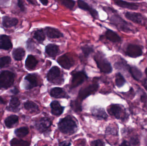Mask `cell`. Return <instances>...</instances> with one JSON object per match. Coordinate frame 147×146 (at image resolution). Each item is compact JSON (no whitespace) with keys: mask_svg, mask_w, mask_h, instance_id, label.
Returning a JSON list of instances; mask_svg holds the SVG:
<instances>
[{"mask_svg":"<svg viewBox=\"0 0 147 146\" xmlns=\"http://www.w3.org/2000/svg\"><path fill=\"white\" fill-rule=\"evenodd\" d=\"M58 128L60 132L67 135H72L76 133L78 129V126L76 122L68 115L59 121Z\"/></svg>","mask_w":147,"mask_h":146,"instance_id":"1","label":"cell"},{"mask_svg":"<svg viewBox=\"0 0 147 146\" xmlns=\"http://www.w3.org/2000/svg\"><path fill=\"white\" fill-rule=\"evenodd\" d=\"M109 20L110 24L115 26L119 31L126 33L133 32L129 24L118 14L112 15Z\"/></svg>","mask_w":147,"mask_h":146,"instance_id":"2","label":"cell"},{"mask_svg":"<svg viewBox=\"0 0 147 146\" xmlns=\"http://www.w3.org/2000/svg\"><path fill=\"white\" fill-rule=\"evenodd\" d=\"M94 59L101 72L107 74L112 72V67L110 63L105 58L102 52L98 51L94 55Z\"/></svg>","mask_w":147,"mask_h":146,"instance_id":"3","label":"cell"},{"mask_svg":"<svg viewBox=\"0 0 147 146\" xmlns=\"http://www.w3.org/2000/svg\"><path fill=\"white\" fill-rule=\"evenodd\" d=\"M15 75L9 71H3L0 74V87L7 89L14 82Z\"/></svg>","mask_w":147,"mask_h":146,"instance_id":"4","label":"cell"},{"mask_svg":"<svg viewBox=\"0 0 147 146\" xmlns=\"http://www.w3.org/2000/svg\"><path fill=\"white\" fill-rule=\"evenodd\" d=\"M110 115L114 116L116 119L123 120L126 116V113L122 106L120 105H111L107 109Z\"/></svg>","mask_w":147,"mask_h":146,"instance_id":"5","label":"cell"},{"mask_svg":"<svg viewBox=\"0 0 147 146\" xmlns=\"http://www.w3.org/2000/svg\"><path fill=\"white\" fill-rule=\"evenodd\" d=\"M78 6L80 9L87 11L94 19H97L99 18L98 12L95 9L92 7L87 3L83 0H78Z\"/></svg>","mask_w":147,"mask_h":146,"instance_id":"6","label":"cell"},{"mask_svg":"<svg viewBox=\"0 0 147 146\" xmlns=\"http://www.w3.org/2000/svg\"><path fill=\"white\" fill-rule=\"evenodd\" d=\"M47 80L53 84H57V81L60 80L61 72L58 67L54 66L48 72L47 75Z\"/></svg>","mask_w":147,"mask_h":146,"instance_id":"7","label":"cell"},{"mask_svg":"<svg viewBox=\"0 0 147 146\" xmlns=\"http://www.w3.org/2000/svg\"><path fill=\"white\" fill-rule=\"evenodd\" d=\"M125 53L129 57L136 58L142 55V49L139 45L130 44L127 46Z\"/></svg>","mask_w":147,"mask_h":146,"instance_id":"8","label":"cell"},{"mask_svg":"<svg viewBox=\"0 0 147 146\" xmlns=\"http://www.w3.org/2000/svg\"><path fill=\"white\" fill-rule=\"evenodd\" d=\"M51 124V121L49 118L43 117L35 123V126L39 132L44 133L50 128Z\"/></svg>","mask_w":147,"mask_h":146,"instance_id":"9","label":"cell"},{"mask_svg":"<svg viewBox=\"0 0 147 146\" xmlns=\"http://www.w3.org/2000/svg\"><path fill=\"white\" fill-rule=\"evenodd\" d=\"M86 74L84 71L78 72L73 74L71 88H75L83 83L85 80L87 79Z\"/></svg>","mask_w":147,"mask_h":146,"instance_id":"10","label":"cell"},{"mask_svg":"<svg viewBox=\"0 0 147 146\" xmlns=\"http://www.w3.org/2000/svg\"><path fill=\"white\" fill-rule=\"evenodd\" d=\"M98 85L97 84H92L88 87L82 89L80 90L79 94V98L83 100L86 97L96 91L98 89Z\"/></svg>","mask_w":147,"mask_h":146,"instance_id":"11","label":"cell"},{"mask_svg":"<svg viewBox=\"0 0 147 146\" xmlns=\"http://www.w3.org/2000/svg\"><path fill=\"white\" fill-rule=\"evenodd\" d=\"M125 16L127 19L136 24L142 25L144 23V17L140 13L127 12L125 13Z\"/></svg>","mask_w":147,"mask_h":146,"instance_id":"12","label":"cell"},{"mask_svg":"<svg viewBox=\"0 0 147 146\" xmlns=\"http://www.w3.org/2000/svg\"><path fill=\"white\" fill-rule=\"evenodd\" d=\"M45 30V34L49 38L59 39L64 37L63 33L55 27H46Z\"/></svg>","mask_w":147,"mask_h":146,"instance_id":"13","label":"cell"},{"mask_svg":"<svg viewBox=\"0 0 147 146\" xmlns=\"http://www.w3.org/2000/svg\"><path fill=\"white\" fill-rule=\"evenodd\" d=\"M25 80L26 82V89H30L38 85V81L37 75L35 74H29L26 76Z\"/></svg>","mask_w":147,"mask_h":146,"instance_id":"14","label":"cell"},{"mask_svg":"<svg viewBox=\"0 0 147 146\" xmlns=\"http://www.w3.org/2000/svg\"><path fill=\"white\" fill-rule=\"evenodd\" d=\"M57 62L59 65L65 69H69L73 65V60L67 55H64L59 57Z\"/></svg>","mask_w":147,"mask_h":146,"instance_id":"15","label":"cell"},{"mask_svg":"<svg viewBox=\"0 0 147 146\" xmlns=\"http://www.w3.org/2000/svg\"><path fill=\"white\" fill-rule=\"evenodd\" d=\"M115 5L123 8L127 9L130 10H137L139 8L136 3L128 2L123 0H112Z\"/></svg>","mask_w":147,"mask_h":146,"instance_id":"16","label":"cell"},{"mask_svg":"<svg viewBox=\"0 0 147 146\" xmlns=\"http://www.w3.org/2000/svg\"><path fill=\"white\" fill-rule=\"evenodd\" d=\"M50 95L53 97L57 99L69 98L63 89L60 87H54L52 89L50 92Z\"/></svg>","mask_w":147,"mask_h":146,"instance_id":"17","label":"cell"},{"mask_svg":"<svg viewBox=\"0 0 147 146\" xmlns=\"http://www.w3.org/2000/svg\"><path fill=\"white\" fill-rule=\"evenodd\" d=\"M59 51V46L55 44H49L45 47V52L50 57H56Z\"/></svg>","mask_w":147,"mask_h":146,"instance_id":"18","label":"cell"},{"mask_svg":"<svg viewBox=\"0 0 147 146\" xmlns=\"http://www.w3.org/2000/svg\"><path fill=\"white\" fill-rule=\"evenodd\" d=\"M105 33L106 39L111 42L114 43H120L121 41V37L114 31L107 28Z\"/></svg>","mask_w":147,"mask_h":146,"instance_id":"19","label":"cell"},{"mask_svg":"<svg viewBox=\"0 0 147 146\" xmlns=\"http://www.w3.org/2000/svg\"><path fill=\"white\" fill-rule=\"evenodd\" d=\"M92 114L98 119H106L108 116L104 109L97 106L93 107L91 109Z\"/></svg>","mask_w":147,"mask_h":146,"instance_id":"20","label":"cell"},{"mask_svg":"<svg viewBox=\"0 0 147 146\" xmlns=\"http://www.w3.org/2000/svg\"><path fill=\"white\" fill-rule=\"evenodd\" d=\"M51 107L53 115L59 116L63 112L65 107L62 106L57 101H53L51 103Z\"/></svg>","mask_w":147,"mask_h":146,"instance_id":"21","label":"cell"},{"mask_svg":"<svg viewBox=\"0 0 147 146\" xmlns=\"http://www.w3.org/2000/svg\"><path fill=\"white\" fill-rule=\"evenodd\" d=\"M12 47L11 40L8 36L5 35L0 36V49L7 50Z\"/></svg>","mask_w":147,"mask_h":146,"instance_id":"22","label":"cell"},{"mask_svg":"<svg viewBox=\"0 0 147 146\" xmlns=\"http://www.w3.org/2000/svg\"><path fill=\"white\" fill-rule=\"evenodd\" d=\"M20 102L19 99L17 98L13 97L10 100L9 106H7L6 109L8 111L17 112L20 111Z\"/></svg>","mask_w":147,"mask_h":146,"instance_id":"23","label":"cell"},{"mask_svg":"<svg viewBox=\"0 0 147 146\" xmlns=\"http://www.w3.org/2000/svg\"><path fill=\"white\" fill-rule=\"evenodd\" d=\"M38 63V60L32 55H28L26 61L25 66L28 70L34 69Z\"/></svg>","mask_w":147,"mask_h":146,"instance_id":"24","label":"cell"},{"mask_svg":"<svg viewBox=\"0 0 147 146\" xmlns=\"http://www.w3.org/2000/svg\"><path fill=\"white\" fill-rule=\"evenodd\" d=\"M19 122L18 117L15 115H12L7 117L5 120V124L8 128L15 127Z\"/></svg>","mask_w":147,"mask_h":146,"instance_id":"25","label":"cell"},{"mask_svg":"<svg viewBox=\"0 0 147 146\" xmlns=\"http://www.w3.org/2000/svg\"><path fill=\"white\" fill-rule=\"evenodd\" d=\"M18 23V20L16 18L4 16L3 18L2 23L5 27H10L15 26Z\"/></svg>","mask_w":147,"mask_h":146,"instance_id":"26","label":"cell"},{"mask_svg":"<svg viewBox=\"0 0 147 146\" xmlns=\"http://www.w3.org/2000/svg\"><path fill=\"white\" fill-rule=\"evenodd\" d=\"M115 67L116 69L124 71H129L130 66L127 64L124 59L121 58L120 60L115 63Z\"/></svg>","mask_w":147,"mask_h":146,"instance_id":"27","label":"cell"},{"mask_svg":"<svg viewBox=\"0 0 147 146\" xmlns=\"http://www.w3.org/2000/svg\"><path fill=\"white\" fill-rule=\"evenodd\" d=\"M129 72L131 74L133 78L136 81H140L142 77V72L135 66L129 67Z\"/></svg>","mask_w":147,"mask_h":146,"instance_id":"28","label":"cell"},{"mask_svg":"<svg viewBox=\"0 0 147 146\" xmlns=\"http://www.w3.org/2000/svg\"><path fill=\"white\" fill-rule=\"evenodd\" d=\"M13 56L16 61H21L25 56V51L23 48H18L14 49L13 51Z\"/></svg>","mask_w":147,"mask_h":146,"instance_id":"29","label":"cell"},{"mask_svg":"<svg viewBox=\"0 0 147 146\" xmlns=\"http://www.w3.org/2000/svg\"><path fill=\"white\" fill-rule=\"evenodd\" d=\"M33 37L39 43H42L45 40V33L43 29H38L34 32Z\"/></svg>","mask_w":147,"mask_h":146,"instance_id":"30","label":"cell"},{"mask_svg":"<svg viewBox=\"0 0 147 146\" xmlns=\"http://www.w3.org/2000/svg\"><path fill=\"white\" fill-rule=\"evenodd\" d=\"M24 105L25 109L31 113H35L39 111L38 106L34 102L28 101L24 103Z\"/></svg>","mask_w":147,"mask_h":146,"instance_id":"31","label":"cell"},{"mask_svg":"<svg viewBox=\"0 0 147 146\" xmlns=\"http://www.w3.org/2000/svg\"><path fill=\"white\" fill-rule=\"evenodd\" d=\"M29 133L28 128L26 127H22L15 130V134L19 138H23L26 136Z\"/></svg>","mask_w":147,"mask_h":146,"instance_id":"32","label":"cell"},{"mask_svg":"<svg viewBox=\"0 0 147 146\" xmlns=\"http://www.w3.org/2000/svg\"><path fill=\"white\" fill-rule=\"evenodd\" d=\"M80 49L82 51L84 57L86 58L88 57L91 54L94 52V49L92 46L87 45L82 46L80 48Z\"/></svg>","mask_w":147,"mask_h":146,"instance_id":"33","label":"cell"},{"mask_svg":"<svg viewBox=\"0 0 147 146\" xmlns=\"http://www.w3.org/2000/svg\"><path fill=\"white\" fill-rule=\"evenodd\" d=\"M126 81L124 77L122 75L121 73H117L116 75V85L118 87H122L126 83Z\"/></svg>","mask_w":147,"mask_h":146,"instance_id":"34","label":"cell"},{"mask_svg":"<svg viewBox=\"0 0 147 146\" xmlns=\"http://www.w3.org/2000/svg\"><path fill=\"white\" fill-rule=\"evenodd\" d=\"M59 1L62 5L71 10H73L76 3L74 0H59Z\"/></svg>","mask_w":147,"mask_h":146,"instance_id":"35","label":"cell"},{"mask_svg":"<svg viewBox=\"0 0 147 146\" xmlns=\"http://www.w3.org/2000/svg\"><path fill=\"white\" fill-rule=\"evenodd\" d=\"M11 59L9 57L5 56L0 58V68L1 69L5 67H7L10 63Z\"/></svg>","mask_w":147,"mask_h":146,"instance_id":"36","label":"cell"},{"mask_svg":"<svg viewBox=\"0 0 147 146\" xmlns=\"http://www.w3.org/2000/svg\"><path fill=\"white\" fill-rule=\"evenodd\" d=\"M10 143L11 146H28L29 145L27 141L16 139H13Z\"/></svg>","mask_w":147,"mask_h":146,"instance_id":"37","label":"cell"},{"mask_svg":"<svg viewBox=\"0 0 147 146\" xmlns=\"http://www.w3.org/2000/svg\"><path fill=\"white\" fill-rule=\"evenodd\" d=\"M106 134L108 135H117V129L114 127L109 126L106 129Z\"/></svg>","mask_w":147,"mask_h":146,"instance_id":"38","label":"cell"},{"mask_svg":"<svg viewBox=\"0 0 147 146\" xmlns=\"http://www.w3.org/2000/svg\"><path fill=\"white\" fill-rule=\"evenodd\" d=\"M129 143V145H137L139 144V139L136 137H132Z\"/></svg>","mask_w":147,"mask_h":146,"instance_id":"39","label":"cell"},{"mask_svg":"<svg viewBox=\"0 0 147 146\" xmlns=\"http://www.w3.org/2000/svg\"><path fill=\"white\" fill-rule=\"evenodd\" d=\"M91 146H104L105 144L101 140H97L93 141H92L90 143Z\"/></svg>","mask_w":147,"mask_h":146,"instance_id":"40","label":"cell"},{"mask_svg":"<svg viewBox=\"0 0 147 146\" xmlns=\"http://www.w3.org/2000/svg\"><path fill=\"white\" fill-rule=\"evenodd\" d=\"M34 47V44L33 40L32 39H28L27 42V48L28 50H32Z\"/></svg>","mask_w":147,"mask_h":146,"instance_id":"41","label":"cell"},{"mask_svg":"<svg viewBox=\"0 0 147 146\" xmlns=\"http://www.w3.org/2000/svg\"><path fill=\"white\" fill-rule=\"evenodd\" d=\"M18 6L20 8V10L22 12H24L26 10V7L23 3V1L22 0H18Z\"/></svg>","mask_w":147,"mask_h":146,"instance_id":"42","label":"cell"},{"mask_svg":"<svg viewBox=\"0 0 147 146\" xmlns=\"http://www.w3.org/2000/svg\"><path fill=\"white\" fill-rule=\"evenodd\" d=\"M141 100L143 102H147V95L145 93L142 95L141 97Z\"/></svg>","mask_w":147,"mask_h":146,"instance_id":"43","label":"cell"},{"mask_svg":"<svg viewBox=\"0 0 147 146\" xmlns=\"http://www.w3.org/2000/svg\"><path fill=\"white\" fill-rule=\"evenodd\" d=\"M27 1L29 3L32 4V5H34V6H37V5H39L37 0H27Z\"/></svg>","mask_w":147,"mask_h":146,"instance_id":"44","label":"cell"},{"mask_svg":"<svg viewBox=\"0 0 147 146\" xmlns=\"http://www.w3.org/2000/svg\"><path fill=\"white\" fill-rule=\"evenodd\" d=\"M10 92L11 93H13V94H16L19 93V91L17 88L14 87L13 89H11L10 91Z\"/></svg>","mask_w":147,"mask_h":146,"instance_id":"45","label":"cell"},{"mask_svg":"<svg viewBox=\"0 0 147 146\" xmlns=\"http://www.w3.org/2000/svg\"><path fill=\"white\" fill-rule=\"evenodd\" d=\"M39 1L41 4L45 6H47L49 3L48 0H39Z\"/></svg>","mask_w":147,"mask_h":146,"instance_id":"46","label":"cell"},{"mask_svg":"<svg viewBox=\"0 0 147 146\" xmlns=\"http://www.w3.org/2000/svg\"><path fill=\"white\" fill-rule=\"evenodd\" d=\"M59 145L60 146H70L71 145V144L68 141H65L60 143Z\"/></svg>","mask_w":147,"mask_h":146,"instance_id":"47","label":"cell"},{"mask_svg":"<svg viewBox=\"0 0 147 146\" xmlns=\"http://www.w3.org/2000/svg\"><path fill=\"white\" fill-rule=\"evenodd\" d=\"M142 85L145 87V89L147 91V79H145L142 81Z\"/></svg>","mask_w":147,"mask_h":146,"instance_id":"48","label":"cell"},{"mask_svg":"<svg viewBox=\"0 0 147 146\" xmlns=\"http://www.w3.org/2000/svg\"><path fill=\"white\" fill-rule=\"evenodd\" d=\"M121 146H129V143L126 141H123L121 145Z\"/></svg>","mask_w":147,"mask_h":146,"instance_id":"49","label":"cell"},{"mask_svg":"<svg viewBox=\"0 0 147 146\" xmlns=\"http://www.w3.org/2000/svg\"><path fill=\"white\" fill-rule=\"evenodd\" d=\"M0 103L1 104H5L6 103V101H4V99L0 97Z\"/></svg>","mask_w":147,"mask_h":146,"instance_id":"50","label":"cell"},{"mask_svg":"<svg viewBox=\"0 0 147 146\" xmlns=\"http://www.w3.org/2000/svg\"><path fill=\"white\" fill-rule=\"evenodd\" d=\"M145 73H146V75L147 79V67L145 70Z\"/></svg>","mask_w":147,"mask_h":146,"instance_id":"51","label":"cell"},{"mask_svg":"<svg viewBox=\"0 0 147 146\" xmlns=\"http://www.w3.org/2000/svg\"><path fill=\"white\" fill-rule=\"evenodd\" d=\"M128 1H138L139 0H128Z\"/></svg>","mask_w":147,"mask_h":146,"instance_id":"52","label":"cell"}]
</instances>
